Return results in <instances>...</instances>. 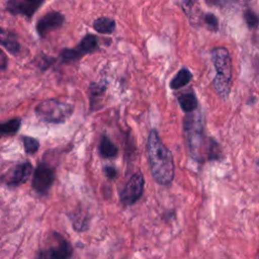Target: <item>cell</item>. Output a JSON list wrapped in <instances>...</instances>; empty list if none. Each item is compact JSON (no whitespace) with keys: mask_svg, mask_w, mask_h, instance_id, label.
<instances>
[{"mask_svg":"<svg viewBox=\"0 0 259 259\" xmlns=\"http://www.w3.org/2000/svg\"><path fill=\"white\" fill-rule=\"evenodd\" d=\"M147 154L152 175L156 182L168 185L174 178V161L171 152L161 141L156 130L148 136Z\"/></svg>","mask_w":259,"mask_h":259,"instance_id":"obj_1","label":"cell"},{"mask_svg":"<svg viewBox=\"0 0 259 259\" xmlns=\"http://www.w3.org/2000/svg\"><path fill=\"white\" fill-rule=\"evenodd\" d=\"M210 54L217 70V75L213 80L214 89L223 99H227L231 91L232 79V62L230 54L225 48H215Z\"/></svg>","mask_w":259,"mask_h":259,"instance_id":"obj_2","label":"cell"},{"mask_svg":"<svg viewBox=\"0 0 259 259\" xmlns=\"http://www.w3.org/2000/svg\"><path fill=\"white\" fill-rule=\"evenodd\" d=\"M74 107L71 103L59 99H47L40 102L35 113L41 120L52 123H61L67 120L73 113Z\"/></svg>","mask_w":259,"mask_h":259,"instance_id":"obj_3","label":"cell"},{"mask_svg":"<svg viewBox=\"0 0 259 259\" xmlns=\"http://www.w3.org/2000/svg\"><path fill=\"white\" fill-rule=\"evenodd\" d=\"M184 133L189 151L194 157H200V149L203 144V125L202 117L199 111L189 112L185 116Z\"/></svg>","mask_w":259,"mask_h":259,"instance_id":"obj_4","label":"cell"},{"mask_svg":"<svg viewBox=\"0 0 259 259\" xmlns=\"http://www.w3.org/2000/svg\"><path fill=\"white\" fill-rule=\"evenodd\" d=\"M98 37L94 34L88 33L86 34L79 45L73 49H64L61 54L60 58L63 63H72L76 62L84 55L91 54L98 48Z\"/></svg>","mask_w":259,"mask_h":259,"instance_id":"obj_5","label":"cell"},{"mask_svg":"<svg viewBox=\"0 0 259 259\" xmlns=\"http://www.w3.org/2000/svg\"><path fill=\"white\" fill-rule=\"evenodd\" d=\"M144 185H145L144 175L141 172H137L133 174L119 193L121 203L127 206L138 201L143 194Z\"/></svg>","mask_w":259,"mask_h":259,"instance_id":"obj_6","label":"cell"},{"mask_svg":"<svg viewBox=\"0 0 259 259\" xmlns=\"http://www.w3.org/2000/svg\"><path fill=\"white\" fill-rule=\"evenodd\" d=\"M32 172V166L29 162L18 164L10 168L1 177L0 181L9 186H18L26 182Z\"/></svg>","mask_w":259,"mask_h":259,"instance_id":"obj_7","label":"cell"},{"mask_svg":"<svg viewBox=\"0 0 259 259\" xmlns=\"http://www.w3.org/2000/svg\"><path fill=\"white\" fill-rule=\"evenodd\" d=\"M55 173L52 167L45 163H40L33 174L32 178V187L38 193L47 192L54 181Z\"/></svg>","mask_w":259,"mask_h":259,"instance_id":"obj_8","label":"cell"},{"mask_svg":"<svg viewBox=\"0 0 259 259\" xmlns=\"http://www.w3.org/2000/svg\"><path fill=\"white\" fill-rule=\"evenodd\" d=\"M45 0H7L6 9L14 15H23L30 19Z\"/></svg>","mask_w":259,"mask_h":259,"instance_id":"obj_9","label":"cell"},{"mask_svg":"<svg viewBox=\"0 0 259 259\" xmlns=\"http://www.w3.org/2000/svg\"><path fill=\"white\" fill-rule=\"evenodd\" d=\"M65 21L64 15L59 11H51L41 16L37 22L35 29L40 37L47 36L53 30L60 28Z\"/></svg>","mask_w":259,"mask_h":259,"instance_id":"obj_10","label":"cell"},{"mask_svg":"<svg viewBox=\"0 0 259 259\" xmlns=\"http://www.w3.org/2000/svg\"><path fill=\"white\" fill-rule=\"evenodd\" d=\"M73 253L71 244L58 235L57 244L42 252V259H70Z\"/></svg>","mask_w":259,"mask_h":259,"instance_id":"obj_11","label":"cell"},{"mask_svg":"<svg viewBox=\"0 0 259 259\" xmlns=\"http://www.w3.org/2000/svg\"><path fill=\"white\" fill-rule=\"evenodd\" d=\"M0 45L13 55H17L20 51V44L17 40L16 34L2 27H0Z\"/></svg>","mask_w":259,"mask_h":259,"instance_id":"obj_12","label":"cell"},{"mask_svg":"<svg viewBox=\"0 0 259 259\" xmlns=\"http://www.w3.org/2000/svg\"><path fill=\"white\" fill-rule=\"evenodd\" d=\"M93 28L100 33L110 34L115 29V22L109 17H99L93 21Z\"/></svg>","mask_w":259,"mask_h":259,"instance_id":"obj_13","label":"cell"},{"mask_svg":"<svg viewBox=\"0 0 259 259\" xmlns=\"http://www.w3.org/2000/svg\"><path fill=\"white\" fill-rule=\"evenodd\" d=\"M178 102L185 112H192L197 108V99L193 92H186L178 97Z\"/></svg>","mask_w":259,"mask_h":259,"instance_id":"obj_14","label":"cell"},{"mask_svg":"<svg viewBox=\"0 0 259 259\" xmlns=\"http://www.w3.org/2000/svg\"><path fill=\"white\" fill-rule=\"evenodd\" d=\"M99 153L103 158H113L117 155V148L109 138L102 136L99 143Z\"/></svg>","mask_w":259,"mask_h":259,"instance_id":"obj_15","label":"cell"},{"mask_svg":"<svg viewBox=\"0 0 259 259\" xmlns=\"http://www.w3.org/2000/svg\"><path fill=\"white\" fill-rule=\"evenodd\" d=\"M191 79H192L191 73L187 69L183 68L172 79V81L170 82V87L172 89H174V90L175 89H179V88L185 86L186 84H188Z\"/></svg>","mask_w":259,"mask_h":259,"instance_id":"obj_16","label":"cell"},{"mask_svg":"<svg viewBox=\"0 0 259 259\" xmlns=\"http://www.w3.org/2000/svg\"><path fill=\"white\" fill-rule=\"evenodd\" d=\"M20 119L19 118H14L10 119L6 122L0 123V136H12L20 127Z\"/></svg>","mask_w":259,"mask_h":259,"instance_id":"obj_17","label":"cell"},{"mask_svg":"<svg viewBox=\"0 0 259 259\" xmlns=\"http://www.w3.org/2000/svg\"><path fill=\"white\" fill-rule=\"evenodd\" d=\"M23 146L25 149V152L27 154H33L35 153L39 148V143L37 140L31 138V137H23Z\"/></svg>","mask_w":259,"mask_h":259,"instance_id":"obj_18","label":"cell"},{"mask_svg":"<svg viewBox=\"0 0 259 259\" xmlns=\"http://www.w3.org/2000/svg\"><path fill=\"white\" fill-rule=\"evenodd\" d=\"M244 17H245V20H246L248 26L251 27V28L256 27L259 23L258 16L252 10H246L245 14H244Z\"/></svg>","mask_w":259,"mask_h":259,"instance_id":"obj_19","label":"cell"},{"mask_svg":"<svg viewBox=\"0 0 259 259\" xmlns=\"http://www.w3.org/2000/svg\"><path fill=\"white\" fill-rule=\"evenodd\" d=\"M204 19H205V22H206L211 28H213L214 30L218 29V19H217V17H215L213 14L207 13V14L205 15Z\"/></svg>","mask_w":259,"mask_h":259,"instance_id":"obj_20","label":"cell"},{"mask_svg":"<svg viewBox=\"0 0 259 259\" xmlns=\"http://www.w3.org/2000/svg\"><path fill=\"white\" fill-rule=\"evenodd\" d=\"M104 172L109 179H113L116 176V169L112 166H106L104 168Z\"/></svg>","mask_w":259,"mask_h":259,"instance_id":"obj_21","label":"cell"},{"mask_svg":"<svg viewBox=\"0 0 259 259\" xmlns=\"http://www.w3.org/2000/svg\"><path fill=\"white\" fill-rule=\"evenodd\" d=\"M7 63H8L7 57L4 54V52L0 49V70H4L7 67Z\"/></svg>","mask_w":259,"mask_h":259,"instance_id":"obj_22","label":"cell"},{"mask_svg":"<svg viewBox=\"0 0 259 259\" xmlns=\"http://www.w3.org/2000/svg\"><path fill=\"white\" fill-rule=\"evenodd\" d=\"M181 2L184 6H188L192 2V0H181Z\"/></svg>","mask_w":259,"mask_h":259,"instance_id":"obj_23","label":"cell"},{"mask_svg":"<svg viewBox=\"0 0 259 259\" xmlns=\"http://www.w3.org/2000/svg\"><path fill=\"white\" fill-rule=\"evenodd\" d=\"M257 166H258V168H259V158H258V160H257Z\"/></svg>","mask_w":259,"mask_h":259,"instance_id":"obj_24","label":"cell"}]
</instances>
